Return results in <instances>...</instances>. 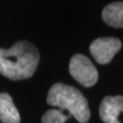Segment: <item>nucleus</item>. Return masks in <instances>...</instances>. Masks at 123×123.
I'll use <instances>...</instances> for the list:
<instances>
[{"mask_svg": "<svg viewBox=\"0 0 123 123\" xmlns=\"http://www.w3.org/2000/svg\"><path fill=\"white\" fill-rule=\"evenodd\" d=\"M104 22L113 27H123V2H113L107 5L102 11Z\"/></svg>", "mask_w": 123, "mask_h": 123, "instance_id": "obj_7", "label": "nucleus"}, {"mask_svg": "<svg viewBox=\"0 0 123 123\" xmlns=\"http://www.w3.org/2000/svg\"><path fill=\"white\" fill-rule=\"evenodd\" d=\"M122 47L121 41L116 37H105L95 39L89 46V51L94 59L101 65L110 63L115 54Z\"/></svg>", "mask_w": 123, "mask_h": 123, "instance_id": "obj_4", "label": "nucleus"}, {"mask_svg": "<svg viewBox=\"0 0 123 123\" xmlns=\"http://www.w3.org/2000/svg\"><path fill=\"white\" fill-rule=\"evenodd\" d=\"M0 120L3 123H19L20 115L7 93H0Z\"/></svg>", "mask_w": 123, "mask_h": 123, "instance_id": "obj_6", "label": "nucleus"}, {"mask_svg": "<svg viewBox=\"0 0 123 123\" xmlns=\"http://www.w3.org/2000/svg\"><path fill=\"white\" fill-rule=\"evenodd\" d=\"M123 112L122 96H107L99 106V116L105 123H120L119 116Z\"/></svg>", "mask_w": 123, "mask_h": 123, "instance_id": "obj_5", "label": "nucleus"}, {"mask_svg": "<svg viewBox=\"0 0 123 123\" xmlns=\"http://www.w3.org/2000/svg\"><path fill=\"white\" fill-rule=\"evenodd\" d=\"M39 62V53L28 41H18L10 49H0V74L12 80L29 79Z\"/></svg>", "mask_w": 123, "mask_h": 123, "instance_id": "obj_1", "label": "nucleus"}, {"mask_svg": "<svg viewBox=\"0 0 123 123\" xmlns=\"http://www.w3.org/2000/svg\"><path fill=\"white\" fill-rule=\"evenodd\" d=\"M49 105L68 110L80 123H86L90 118V111L87 98L79 89L63 83L54 84L47 97Z\"/></svg>", "mask_w": 123, "mask_h": 123, "instance_id": "obj_2", "label": "nucleus"}, {"mask_svg": "<svg viewBox=\"0 0 123 123\" xmlns=\"http://www.w3.org/2000/svg\"><path fill=\"white\" fill-rule=\"evenodd\" d=\"M70 117L69 114H65L61 110H49L42 117V123H65Z\"/></svg>", "mask_w": 123, "mask_h": 123, "instance_id": "obj_8", "label": "nucleus"}, {"mask_svg": "<svg viewBox=\"0 0 123 123\" xmlns=\"http://www.w3.org/2000/svg\"><path fill=\"white\" fill-rule=\"evenodd\" d=\"M69 73L84 87H92L97 83L98 73L90 59L84 55L77 54L69 61Z\"/></svg>", "mask_w": 123, "mask_h": 123, "instance_id": "obj_3", "label": "nucleus"}]
</instances>
